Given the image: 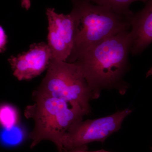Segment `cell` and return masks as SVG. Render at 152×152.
I'll use <instances>...</instances> for the list:
<instances>
[{
	"instance_id": "obj_13",
	"label": "cell",
	"mask_w": 152,
	"mask_h": 152,
	"mask_svg": "<svg viewBox=\"0 0 152 152\" xmlns=\"http://www.w3.org/2000/svg\"><path fill=\"white\" fill-rule=\"evenodd\" d=\"M87 147L77 148L73 149L65 150L63 152H87Z\"/></svg>"
},
{
	"instance_id": "obj_2",
	"label": "cell",
	"mask_w": 152,
	"mask_h": 152,
	"mask_svg": "<svg viewBox=\"0 0 152 152\" xmlns=\"http://www.w3.org/2000/svg\"><path fill=\"white\" fill-rule=\"evenodd\" d=\"M75 24L73 46L66 61L74 63L86 50L131 28L129 20L107 7L89 0H71Z\"/></svg>"
},
{
	"instance_id": "obj_9",
	"label": "cell",
	"mask_w": 152,
	"mask_h": 152,
	"mask_svg": "<svg viewBox=\"0 0 152 152\" xmlns=\"http://www.w3.org/2000/svg\"><path fill=\"white\" fill-rule=\"evenodd\" d=\"M91 2L98 5L108 7L117 13L126 18L130 22L134 13L130 7L134 2L133 0H89Z\"/></svg>"
},
{
	"instance_id": "obj_8",
	"label": "cell",
	"mask_w": 152,
	"mask_h": 152,
	"mask_svg": "<svg viewBox=\"0 0 152 152\" xmlns=\"http://www.w3.org/2000/svg\"><path fill=\"white\" fill-rule=\"evenodd\" d=\"M130 53L140 54L152 42V0H148L141 10L134 14L130 22Z\"/></svg>"
},
{
	"instance_id": "obj_16",
	"label": "cell",
	"mask_w": 152,
	"mask_h": 152,
	"mask_svg": "<svg viewBox=\"0 0 152 152\" xmlns=\"http://www.w3.org/2000/svg\"><path fill=\"white\" fill-rule=\"evenodd\" d=\"M133 1H134V2L136 1H141L143 2L146 4L148 0H133Z\"/></svg>"
},
{
	"instance_id": "obj_15",
	"label": "cell",
	"mask_w": 152,
	"mask_h": 152,
	"mask_svg": "<svg viewBox=\"0 0 152 152\" xmlns=\"http://www.w3.org/2000/svg\"><path fill=\"white\" fill-rule=\"evenodd\" d=\"M87 152H109L104 151V150H99V151H87Z\"/></svg>"
},
{
	"instance_id": "obj_7",
	"label": "cell",
	"mask_w": 152,
	"mask_h": 152,
	"mask_svg": "<svg viewBox=\"0 0 152 152\" xmlns=\"http://www.w3.org/2000/svg\"><path fill=\"white\" fill-rule=\"evenodd\" d=\"M52 59L50 50L46 43L31 45L26 52L11 56L8 61L13 75L19 80H29L39 75L48 68Z\"/></svg>"
},
{
	"instance_id": "obj_12",
	"label": "cell",
	"mask_w": 152,
	"mask_h": 152,
	"mask_svg": "<svg viewBox=\"0 0 152 152\" xmlns=\"http://www.w3.org/2000/svg\"><path fill=\"white\" fill-rule=\"evenodd\" d=\"M7 43V37L4 29L0 26V53H2L5 51Z\"/></svg>"
},
{
	"instance_id": "obj_3",
	"label": "cell",
	"mask_w": 152,
	"mask_h": 152,
	"mask_svg": "<svg viewBox=\"0 0 152 152\" xmlns=\"http://www.w3.org/2000/svg\"><path fill=\"white\" fill-rule=\"evenodd\" d=\"M33 96L35 103L28 106L25 112L26 118L32 119L34 122L29 136L32 140L31 148L41 141L49 140L61 152L63 137L74 125L83 120L86 113L59 99L34 94Z\"/></svg>"
},
{
	"instance_id": "obj_4",
	"label": "cell",
	"mask_w": 152,
	"mask_h": 152,
	"mask_svg": "<svg viewBox=\"0 0 152 152\" xmlns=\"http://www.w3.org/2000/svg\"><path fill=\"white\" fill-rule=\"evenodd\" d=\"M47 69L46 75L34 94L59 99L88 115L93 93L80 66L76 62L51 59Z\"/></svg>"
},
{
	"instance_id": "obj_10",
	"label": "cell",
	"mask_w": 152,
	"mask_h": 152,
	"mask_svg": "<svg viewBox=\"0 0 152 152\" xmlns=\"http://www.w3.org/2000/svg\"><path fill=\"white\" fill-rule=\"evenodd\" d=\"M18 112L13 106L8 104H0V126L10 129L19 125Z\"/></svg>"
},
{
	"instance_id": "obj_1",
	"label": "cell",
	"mask_w": 152,
	"mask_h": 152,
	"mask_svg": "<svg viewBox=\"0 0 152 152\" xmlns=\"http://www.w3.org/2000/svg\"><path fill=\"white\" fill-rule=\"evenodd\" d=\"M129 31L123 32L101 41L80 55L75 62L80 68L98 99L104 89L116 88L124 93L128 84L123 80L129 69Z\"/></svg>"
},
{
	"instance_id": "obj_5",
	"label": "cell",
	"mask_w": 152,
	"mask_h": 152,
	"mask_svg": "<svg viewBox=\"0 0 152 152\" xmlns=\"http://www.w3.org/2000/svg\"><path fill=\"white\" fill-rule=\"evenodd\" d=\"M132 111L130 109H126L107 116L80 121L63 137L61 152L87 147L88 144L93 142L103 143L110 136L119 130L124 120Z\"/></svg>"
},
{
	"instance_id": "obj_11",
	"label": "cell",
	"mask_w": 152,
	"mask_h": 152,
	"mask_svg": "<svg viewBox=\"0 0 152 152\" xmlns=\"http://www.w3.org/2000/svg\"><path fill=\"white\" fill-rule=\"evenodd\" d=\"M24 132L18 125L10 129H1L0 130V142L6 146L18 145L23 140Z\"/></svg>"
},
{
	"instance_id": "obj_14",
	"label": "cell",
	"mask_w": 152,
	"mask_h": 152,
	"mask_svg": "<svg viewBox=\"0 0 152 152\" xmlns=\"http://www.w3.org/2000/svg\"><path fill=\"white\" fill-rule=\"evenodd\" d=\"M31 5V0H21L22 7L26 9L27 10H28L29 9Z\"/></svg>"
},
{
	"instance_id": "obj_6",
	"label": "cell",
	"mask_w": 152,
	"mask_h": 152,
	"mask_svg": "<svg viewBox=\"0 0 152 152\" xmlns=\"http://www.w3.org/2000/svg\"><path fill=\"white\" fill-rule=\"evenodd\" d=\"M48 22V45L52 59L66 61L73 46L75 24L72 14H58L55 9L46 10Z\"/></svg>"
}]
</instances>
